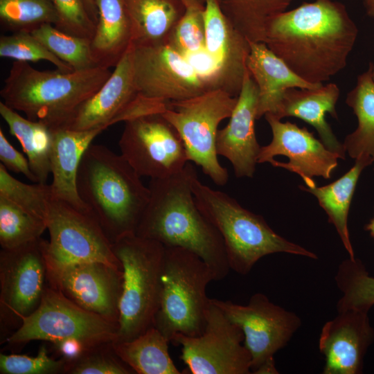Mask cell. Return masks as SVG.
I'll return each instance as SVG.
<instances>
[{"mask_svg": "<svg viewBox=\"0 0 374 374\" xmlns=\"http://www.w3.org/2000/svg\"><path fill=\"white\" fill-rule=\"evenodd\" d=\"M191 189L198 208L222 236L230 269L235 272L246 275L261 258L276 253L317 259L316 253L276 233L261 215L203 184L197 176Z\"/></svg>", "mask_w": 374, "mask_h": 374, "instance_id": "obj_5", "label": "cell"}, {"mask_svg": "<svg viewBox=\"0 0 374 374\" xmlns=\"http://www.w3.org/2000/svg\"><path fill=\"white\" fill-rule=\"evenodd\" d=\"M357 34L343 3L314 0L276 17L265 44L301 79L320 85L345 68Z\"/></svg>", "mask_w": 374, "mask_h": 374, "instance_id": "obj_1", "label": "cell"}, {"mask_svg": "<svg viewBox=\"0 0 374 374\" xmlns=\"http://www.w3.org/2000/svg\"><path fill=\"white\" fill-rule=\"evenodd\" d=\"M238 97L214 89L186 100L170 101L162 116L175 128L185 145L188 160L218 186L226 184L229 175L217 158L218 125L229 118Z\"/></svg>", "mask_w": 374, "mask_h": 374, "instance_id": "obj_8", "label": "cell"}, {"mask_svg": "<svg viewBox=\"0 0 374 374\" xmlns=\"http://www.w3.org/2000/svg\"><path fill=\"white\" fill-rule=\"evenodd\" d=\"M134 46L131 44L114 72L100 89L82 104L62 126L73 130H105L137 94L134 82Z\"/></svg>", "mask_w": 374, "mask_h": 374, "instance_id": "obj_20", "label": "cell"}, {"mask_svg": "<svg viewBox=\"0 0 374 374\" xmlns=\"http://www.w3.org/2000/svg\"><path fill=\"white\" fill-rule=\"evenodd\" d=\"M204 8H186L168 39L167 43L184 57L206 48Z\"/></svg>", "mask_w": 374, "mask_h": 374, "instance_id": "obj_39", "label": "cell"}, {"mask_svg": "<svg viewBox=\"0 0 374 374\" xmlns=\"http://www.w3.org/2000/svg\"><path fill=\"white\" fill-rule=\"evenodd\" d=\"M196 176L195 168L188 162L175 175L150 179V199L135 233L166 247L193 252L209 266L215 280H220L231 269L222 236L195 200L191 184Z\"/></svg>", "mask_w": 374, "mask_h": 374, "instance_id": "obj_2", "label": "cell"}, {"mask_svg": "<svg viewBox=\"0 0 374 374\" xmlns=\"http://www.w3.org/2000/svg\"><path fill=\"white\" fill-rule=\"evenodd\" d=\"M87 11L92 20L96 24L98 21V10L94 0H84Z\"/></svg>", "mask_w": 374, "mask_h": 374, "instance_id": "obj_45", "label": "cell"}, {"mask_svg": "<svg viewBox=\"0 0 374 374\" xmlns=\"http://www.w3.org/2000/svg\"><path fill=\"white\" fill-rule=\"evenodd\" d=\"M46 266L50 286L118 327L123 283L121 268L100 261L67 265L46 262Z\"/></svg>", "mask_w": 374, "mask_h": 374, "instance_id": "obj_15", "label": "cell"}, {"mask_svg": "<svg viewBox=\"0 0 374 374\" xmlns=\"http://www.w3.org/2000/svg\"><path fill=\"white\" fill-rule=\"evenodd\" d=\"M185 58L192 65L207 91L220 89L218 68L206 48L190 54Z\"/></svg>", "mask_w": 374, "mask_h": 374, "instance_id": "obj_42", "label": "cell"}, {"mask_svg": "<svg viewBox=\"0 0 374 374\" xmlns=\"http://www.w3.org/2000/svg\"><path fill=\"white\" fill-rule=\"evenodd\" d=\"M0 56L20 62L46 60L64 72L75 71L51 53L30 32H16L0 37Z\"/></svg>", "mask_w": 374, "mask_h": 374, "instance_id": "obj_38", "label": "cell"}, {"mask_svg": "<svg viewBox=\"0 0 374 374\" xmlns=\"http://www.w3.org/2000/svg\"><path fill=\"white\" fill-rule=\"evenodd\" d=\"M365 229L369 232L371 236L374 239V217L365 226Z\"/></svg>", "mask_w": 374, "mask_h": 374, "instance_id": "obj_48", "label": "cell"}, {"mask_svg": "<svg viewBox=\"0 0 374 374\" xmlns=\"http://www.w3.org/2000/svg\"><path fill=\"white\" fill-rule=\"evenodd\" d=\"M373 165L371 160L361 157L355 159L354 166L337 180L326 186L319 187L300 186L303 190L314 195L332 224L348 252L350 258H355L348 226V217L350 203L356 186L363 170Z\"/></svg>", "mask_w": 374, "mask_h": 374, "instance_id": "obj_27", "label": "cell"}, {"mask_svg": "<svg viewBox=\"0 0 374 374\" xmlns=\"http://www.w3.org/2000/svg\"><path fill=\"white\" fill-rule=\"evenodd\" d=\"M98 10L91 39L92 57L98 66H116L132 44V23L125 0H94Z\"/></svg>", "mask_w": 374, "mask_h": 374, "instance_id": "obj_25", "label": "cell"}, {"mask_svg": "<svg viewBox=\"0 0 374 374\" xmlns=\"http://www.w3.org/2000/svg\"><path fill=\"white\" fill-rule=\"evenodd\" d=\"M31 33L57 57L75 71L98 66L92 57L89 38L71 35L51 24H43Z\"/></svg>", "mask_w": 374, "mask_h": 374, "instance_id": "obj_35", "label": "cell"}, {"mask_svg": "<svg viewBox=\"0 0 374 374\" xmlns=\"http://www.w3.org/2000/svg\"><path fill=\"white\" fill-rule=\"evenodd\" d=\"M247 68L258 91L257 119L275 115L284 93L290 88L312 89V84L299 77L264 42H249Z\"/></svg>", "mask_w": 374, "mask_h": 374, "instance_id": "obj_24", "label": "cell"}, {"mask_svg": "<svg viewBox=\"0 0 374 374\" xmlns=\"http://www.w3.org/2000/svg\"><path fill=\"white\" fill-rule=\"evenodd\" d=\"M111 74L102 66L71 72L40 71L28 62L15 61L0 94L10 108L54 128L62 127Z\"/></svg>", "mask_w": 374, "mask_h": 374, "instance_id": "obj_4", "label": "cell"}, {"mask_svg": "<svg viewBox=\"0 0 374 374\" xmlns=\"http://www.w3.org/2000/svg\"><path fill=\"white\" fill-rule=\"evenodd\" d=\"M58 16L52 0H0L1 30L31 33L40 26H55Z\"/></svg>", "mask_w": 374, "mask_h": 374, "instance_id": "obj_33", "label": "cell"}, {"mask_svg": "<svg viewBox=\"0 0 374 374\" xmlns=\"http://www.w3.org/2000/svg\"><path fill=\"white\" fill-rule=\"evenodd\" d=\"M364 6L367 15L374 17V0H364Z\"/></svg>", "mask_w": 374, "mask_h": 374, "instance_id": "obj_47", "label": "cell"}, {"mask_svg": "<svg viewBox=\"0 0 374 374\" xmlns=\"http://www.w3.org/2000/svg\"><path fill=\"white\" fill-rule=\"evenodd\" d=\"M0 160L6 169L23 174L27 179L37 183V179L31 170L28 159L17 150L8 141L0 129Z\"/></svg>", "mask_w": 374, "mask_h": 374, "instance_id": "obj_43", "label": "cell"}, {"mask_svg": "<svg viewBox=\"0 0 374 374\" xmlns=\"http://www.w3.org/2000/svg\"><path fill=\"white\" fill-rule=\"evenodd\" d=\"M46 223L50 235L45 248L47 263L100 261L122 269L112 242L89 209L51 199Z\"/></svg>", "mask_w": 374, "mask_h": 374, "instance_id": "obj_12", "label": "cell"}, {"mask_svg": "<svg viewBox=\"0 0 374 374\" xmlns=\"http://www.w3.org/2000/svg\"><path fill=\"white\" fill-rule=\"evenodd\" d=\"M293 0H215L222 14L249 42H264L270 22Z\"/></svg>", "mask_w": 374, "mask_h": 374, "instance_id": "obj_31", "label": "cell"}, {"mask_svg": "<svg viewBox=\"0 0 374 374\" xmlns=\"http://www.w3.org/2000/svg\"><path fill=\"white\" fill-rule=\"evenodd\" d=\"M46 240L0 251L1 343L39 306L47 285Z\"/></svg>", "mask_w": 374, "mask_h": 374, "instance_id": "obj_10", "label": "cell"}, {"mask_svg": "<svg viewBox=\"0 0 374 374\" xmlns=\"http://www.w3.org/2000/svg\"><path fill=\"white\" fill-rule=\"evenodd\" d=\"M133 46L134 82L139 93L177 101L207 91L192 65L168 43Z\"/></svg>", "mask_w": 374, "mask_h": 374, "instance_id": "obj_16", "label": "cell"}, {"mask_svg": "<svg viewBox=\"0 0 374 374\" xmlns=\"http://www.w3.org/2000/svg\"><path fill=\"white\" fill-rule=\"evenodd\" d=\"M0 114L6 122L10 133L20 143L37 181L47 184L51 174V129L42 123L23 117L3 102H0Z\"/></svg>", "mask_w": 374, "mask_h": 374, "instance_id": "obj_30", "label": "cell"}, {"mask_svg": "<svg viewBox=\"0 0 374 374\" xmlns=\"http://www.w3.org/2000/svg\"><path fill=\"white\" fill-rule=\"evenodd\" d=\"M66 360L50 357L45 346L39 348L35 357L0 354L1 374H64Z\"/></svg>", "mask_w": 374, "mask_h": 374, "instance_id": "obj_40", "label": "cell"}, {"mask_svg": "<svg viewBox=\"0 0 374 374\" xmlns=\"http://www.w3.org/2000/svg\"><path fill=\"white\" fill-rule=\"evenodd\" d=\"M56 9L58 29L73 35L92 39L96 24L90 17L84 0H52Z\"/></svg>", "mask_w": 374, "mask_h": 374, "instance_id": "obj_41", "label": "cell"}, {"mask_svg": "<svg viewBox=\"0 0 374 374\" xmlns=\"http://www.w3.org/2000/svg\"><path fill=\"white\" fill-rule=\"evenodd\" d=\"M123 272L120 317L113 341L132 340L154 326L161 298L165 247L135 233L112 243Z\"/></svg>", "mask_w": 374, "mask_h": 374, "instance_id": "obj_7", "label": "cell"}, {"mask_svg": "<svg viewBox=\"0 0 374 374\" xmlns=\"http://www.w3.org/2000/svg\"><path fill=\"white\" fill-rule=\"evenodd\" d=\"M211 301L242 330L244 344L251 358V373H278L274 356L300 328L299 317L274 304L262 293L253 294L247 305L216 299Z\"/></svg>", "mask_w": 374, "mask_h": 374, "instance_id": "obj_11", "label": "cell"}, {"mask_svg": "<svg viewBox=\"0 0 374 374\" xmlns=\"http://www.w3.org/2000/svg\"><path fill=\"white\" fill-rule=\"evenodd\" d=\"M77 189L112 243L135 233L150 199L149 188L127 160L103 145L91 144L84 153Z\"/></svg>", "mask_w": 374, "mask_h": 374, "instance_id": "obj_3", "label": "cell"}, {"mask_svg": "<svg viewBox=\"0 0 374 374\" xmlns=\"http://www.w3.org/2000/svg\"><path fill=\"white\" fill-rule=\"evenodd\" d=\"M241 328L210 299L206 325L197 337L175 334L170 342L181 346L180 358L192 374L251 373V355L242 342Z\"/></svg>", "mask_w": 374, "mask_h": 374, "instance_id": "obj_13", "label": "cell"}, {"mask_svg": "<svg viewBox=\"0 0 374 374\" xmlns=\"http://www.w3.org/2000/svg\"><path fill=\"white\" fill-rule=\"evenodd\" d=\"M368 312H339L323 325L319 348L325 357L324 374H360L364 359L374 341Z\"/></svg>", "mask_w": 374, "mask_h": 374, "instance_id": "obj_18", "label": "cell"}, {"mask_svg": "<svg viewBox=\"0 0 374 374\" xmlns=\"http://www.w3.org/2000/svg\"><path fill=\"white\" fill-rule=\"evenodd\" d=\"M373 63L357 77L355 87L347 94L346 103L357 118V127L343 143L353 159L364 157L374 166V80Z\"/></svg>", "mask_w": 374, "mask_h": 374, "instance_id": "obj_28", "label": "cell"}, {"mask_svg": "<svg viewBox=\"0 0 374 374\" xmlns=\"http://www.w3.org/2000/svg\"><path fill=\"white\" fill-rule=\"evenodd\" d=\"M161 280L160 303L154 326L170 342L177 333L190 337L202 335L210 303L206 287L215 280L209 266L192 251L165 247Z\"/></svg>", "mask_w": 374, "mask_h": 374, "instance_id": "obj_6", "label": "cell"}, {"mask_svg": "<svg viewBox=\"0 0 374 374\" xmlns=\"http://www.w3.org/2000/svg\"><path fill=\"white\" fill-rule=\"evenodd\" d=\"M373 78L374 80V64H373Z\"/></svg>", "mask_w": 374, "mask_h": 374, "instance_id": "obj_49", "label": "cell"}, {"mask_svg": "<svg viewBox=\"0 0 374 374\" xmlns=\"http://www.w3.org/2000/svg\"><path fill=\"white\" fill-rule=\"evenodd\" d=\"M204 19L206 50L218 68L220 89L238 97L247 69L249 42L229 23L215 0H206Z\"/></svg>", "mask_w": 374, "mask_h": 374, "instance_id": "obj_21", "label": "cell"}, {"mask_svg": "<svg viewBox=\"0 0 374 374\" xmlns=\"http://www.w3.org/2000/svg\"><path fill=\"white\" fill-rule=\"evenodd\" d=\"M0 196L46 222L52 199L50 184L39 182L34 184L24 183L12 177L1 163Z\"/></svg>", "mask_w": 374, "mask_h": 374, "instance_id": "obj_36", "label": "cell"}, {"mask_svg": "<svg viewBox=\"0 0 374 374\" xmlns=\"http://www.w3.org/2000/svg\"><path fill=\"white\" fill-rule=\"evenodd\" d=\"M188 7L204 8L206 0H181Z\"/></svg>", "mask_w": 374, "mask_h": 374, "instance_id": "obj_46", "label": "cell"}, {"mask_svg": "<svg viewBox=\"0 0 374 374\" xmlns=\"http://www.w3.org/2000/svg\"><path fill=\"white\" fill-rule=\"evenodd\" d=\"M335 278L342 293L337 303V312L348 310L368 312L374 305V276L359 259L343 260Z\"/></svg>", "mask_w": 374, "mask_h": 374, "instance_id": "obj_32", "label": "cell"}, {"mask_svg": "<svg viewBox=\"0 0 374 374\" xmlns=\"http://www.w3.org/2000/svg\"><path fill=\"white\" fill-rule=\"evenodd\" d=\"M52 134L51 167L52 199L67 202L76 207H88L77 189V175L82 157L93 140L105 129L73 130L62 127L50 128Z\"/></svg>", "mask_w": 374, "mask_h": 374, "instance_id": "obj_22", "label": "cell"}, {"mask_svg": "<svg viewBox=\"0 0 374 374\" xmlns=\"http://www.w3.org/2000/svg\"><path fill=\"white\" fill-rule=\"evenodd\" d=\"M134 46L167 43L186 7L181 0H125Z\"/></svg>", "mask_w": 374, "mask_h": 374, "instance_id": "obj_26", "label": "cell"}, {"mask_svg": "<svg viewBox=\"0 0 374 374\" xmlns=\"http://www.w3.org/2000/svg\"><path fill=\"white\" fill-rule=\"evenodd\" d=\"M118 327L75 303L48 283L37 309L4 344L14 348L31 341L55 343L76 339L88 348L115 340Z\"/></svg>", "mask_w": 374, "mask_h": 374, "instance_id": "obj_9", "label": "cell"}, {"mask_svg": "<svg viewBox=\"0 0 374 374\" xmlns=\"http://www.w3.org/2000/svg\"><path fill=\"white\" fill-rule=\"evenodd\" d=\"M265 118L272 132L271 143L260 148L257 161L299 175L305 186L316 184L313 177L330 179L338 165L339 156L328 149L306 127L283 123L270 114Z\"/></svg>", "mask_w": 374, "mask_h": 374, "instance_id": "obj_17", "label": "cell"}, {"mask_svg": "<svg viewBox=\"0 0 374 374\" xmlns=\"http://www.w3.org/2000/svg\"><path fill=\"white\" fill-rule=\"evenodd\" d=\"M54 349L66 362L73 361L80 357L89 348L76 339H66L53 343Z\"/></svg>", "mask_w": 374, "mask_h": 374, "instance_id": "obj_44", "label": "cell"}, {"mask_svg": "<svg viewBox=\"0 0 374 374\" xmlns=\"http://www.w3.org/2000/svg\"><path fill=\"white\" fill-rule=\"evenodd\" d=\"M46 229L44 220L31 215L10 200L0 196L1 249H13L37 240Z\"/></svg>", "mask_w": 374, "mask_h": 374, "instance_id": "obj_34", "label": "cell"}, {"mask_svg": "<svg viewBox=\"0 0 374 374\" xmlns=\"http://www.w3.org/2000/svg\"><path fill=\"white\" fill-rule=\"evenodd\" d=\"M125 123L118 142L121 154L141 177L164 178L184 169L189 161L184 142L161 113Z\"/></svg>", "mask_w": 374, "mask_h": 374, "instance_id": "obj_14", "label": "cell"}, {"mask_svg": "<svg viewBox=\"0 0 374 374\" xmlns=\"http://www.w3.org/2000/svg\"><path fill=\"white\" fill-rule=\"evenodd\" d=\"M170 341L154 326L127 341H113L118 357L138 374H180L168 351Z\"/></svg>", "mask_w": 374, "mask_h": 374, "instance_id": "obj_29", "label": "cell"}, {"mask_svg": "<svg viewBox=\"0 0 374 374\" xmlns=\"http://www.w3.org/2000/svg\"><path fill=\"white\" fill-rule=\"evenodd\" d=\"M258 91L247 69L235 107L226 127L218 130L216 149L218 155L232 164L237 177H252L261 146L255 133Z\"/></svg>", "mask_w": 374, "mask_h": 374, "instance_id": "obj_19", "label": "cell"}, {"mask_svg": "<svg viewBox=\"0 0 374 374\" xmlns=\"http://www.w3.org/2000/svg\"><path fill=\"white\" fill-rule=\"evenodd\" d=\"M112 342L91 346L76 359L66 361L64 374L135 373L116 354Z\"/></svg>", "mask_w": 374, "mask_h": 374, "instance_id": "obj_37", "label": "cell"}, {"mask_svg": "<svg viewBox=\"0 0 374 374\" xmlns=\"http://www.w3.org/2000/svg\"><path fill=\"white\" fill-rule=\"evenodd\" d=\"M339 92L338 86L335 83L323 84L312 89H288L276 114L273 116L279 120L293 116L308 123L316 129L328 149L336 153L339 159H345L346 152L343 143L337 140L325 119L326 113L338 118L335 106Z\"/></svg>", "mask_w": 374, "mask_h": 374, "instance_id": "obj_23", "label": "cell"}]
</instances>
